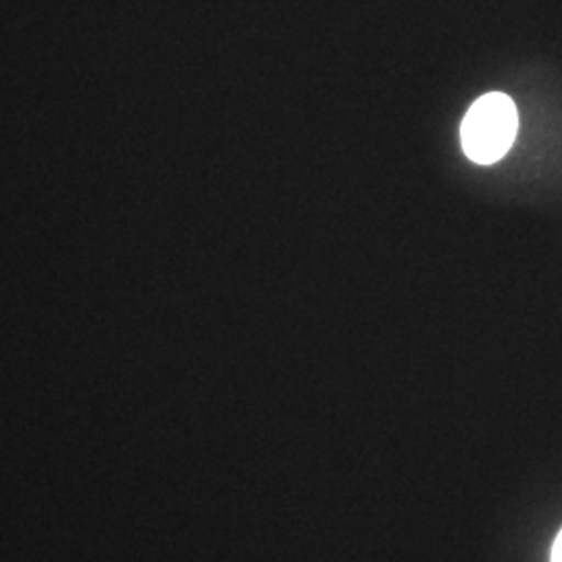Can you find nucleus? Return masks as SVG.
I'll return each instance as SVG.
<instances>
[{
	"mask_svg": "<svg viewBox=\"0 0 562 562\" xmlns=\"http://www.w3.org/2000/svg\"><path fill=\"white\" fill-rule=\"evenodd\" d=\"M519 130L517 106L503 92H490L473 102L461 125L462 150L477 165L501 161Z\"/></svg>",
	"mask_w": 562,
	"mask_h": 562,
	"instance_id": "obj_1",
	"label": "nucleus"
},
{
	"mask_svg": "<svg viewBox=\"0 0 562 562\" xmlns=\"http://www.w3.org/2000/svg\"><path fill=\"white\" fill-rule=\"evenodd\" d=\"M552 562H562V529L557 542L552 546Z\"/></svg>",
	"mask_w": 562,
	"mask_h": 562,
	"instance_id": "obj_2",
	"label": "nucleus"
}]
</instances>
